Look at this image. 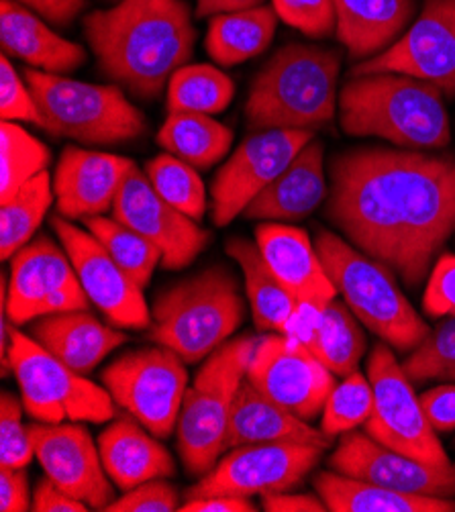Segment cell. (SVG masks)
Segmentation results:
<instances>
[{
    "mask_svg": "<svg viewBox=\"0 0 455 512\" xmlns=\"http://www.w3.org/2000/svg\"><path fill=\"white\" fill-rule=\"evenodd\" d=\"M327 217L351 245L417 286L455 231V156L384 147L341 153Z\"/></svg>",
    "mask_w": 455,
    "mask_h": 512,
    "instance_id": "obj_1",
    "label": "cell"
},
{
    "mask_svg": "<svg viewBox=\"0 0 455 512\" xmlns=\"http://www.w3.org/2000/svg\"><path fill=\"white\" fill-rule=\"evenodd\" d=\"M107 76L139 98H156L192 56L196 31L180 0H119L84 21Z\"/></svg>",
    "mask_w": 455,
    "mask_h": 512,
    "instance_id": "obj_2",
    "label": "cell"
},
{
    "mask_svg": "<svg viewBox=\"0 0 455 512\" xmlns=\"http://www.w3.org/2000/svg\"><path fill=\"white\" fill-rule=\"evenodd\" d=\"M339 123L347 135L407 149H443L451 141L443 92L404 74L349 78L339 92Z\"/></svg>",
    "mask_w": 455,
    "mask_h": 512,
    "instance_id": "obj_3",
    "label": "cell"
},
{
    "mask_svg": "<svg viewBox=\"0 0 455 512\" xmlns=\"http://www.w3.org/2000/svg\"><path fill=\"white\" fill-rule=\"evenodd\" d=\"M341 56L333 49L282 47L251 86L245 117L254 131L319 129L333 121Z\"/></svg>",
    "mask_w": 455,
    "mask_h": 512,
    "instance_id": "obj_4",
    "label": "cell"
},
{
    "mask_svg": "<svg viewBox=\"0 0 455 512\" xmlns=\"http://www.w3.org/2000/svg\"><path fill=\"white\" fill-rule=\"evenodd\" d=\"M245 306L233 274L215 266L158 294L151 309V339L186 364L202 362L237 331Z\"/></svg>",
    "mask_w": 455,
    "mask_h": 512,
    "instance_id": "obj_5",
    "label": "cell"
},
{
    "mask_svg": "<svg viewBox=\"0 0 455 512\" xmlns=\"http://www.w3.org/2000/svg\"><path fill=\"white\" fill-rule=\"evenodd\" d=\"M315 247L351 313L382 341L398 351H413L429 335L390 268L325 229L317 233Z\"/></svg>",
    "mask_w": 455,
    "mask_h": 512,
    "instance_id": "obj_6",
    "label": "cell"
},
{
    "mask_svg": "<svg viewBox=\"0 0 455 512\" xmlns=\"http://www.w3.org/2000/svg\"><path fill=\"white\" fill-rule=\"evenodd\" d=\"M258 347L256 337H237L209 355L186 390L178 417V451L192 476H207L227 449L233 404Z\"/></svg>",
    "mask_w": 455,
    "mask_h": 512,
    "instance_id": "obj_7",
    "label": "cell"
},
{
    "mask_svg": "<svg viewBox=\"0 0 455 512\" xmlns=\"http://www.w3.org/2000/svg\"><path fill=\"white\" fill-rule=\"evenodd\" d=\"M29 84L43 117V129L80 143L113 145L145 131L143 113L117 86L90 84L27 68Z\"/></svg>",
    "mask_w": 455,
    "mask_h": 512,
    "instance_id": "obj_8",
    "label": "cell"
},
{
    "mask_svg": "<svg viewBox=\"0 0 455 512\" xmlns=\"http://www.w3.org/2000/svg\"><path fill=\"white\" fill-rule=\"evenodd\" d=\"M9 362L19 382L25 411L39 423H107L117 402L107 388L82 378L39 341L11 329Z\"/></svg>",
    "mask_w": 455,
    "mask_h": 512,
    "instance_id": "obj_9",
    "label": "cell"
},
{
    "mask_svg": "<svg viewBox=\"0 0 455 512\" xmlns=\"http://www.w3.org/2000/svg\"><path fill=\"white\" fill-rule=\"evenodd\" d=\"M184 360L172 349H135L103 372V384L115 402L151 435L166 439L178 427L188 384Z\"/></svg>",
    "mask_w": 455,
    "mask_h": 512,
    "instance_id": "obj_10",
    "label": "cell"
},
{
    "mask_svg": "<svg viewBox=\"0 0 455 512\" xmlns=\"http://www.w3.org/2000/svg\"><path fill=\"white\" fill-rule=\"evenodd\" d=\"M368 380L374 390V411L366 423V433L394 451L431 466L449 468L451 462L437 431L429 425L407 372L386 341L370 353Z\"/></svg>",
    "mask_w": 455,
    "mask_h": 512,
    "instance_id": "obj_11",
    "label": "cell"
},
{
    "mask_svg": "<svg viewBox=\"0 0 455 512\" xmlns=\"http://www.w3.org/2000/svg\"><path fill=\"white\" fill-rule=\"evenodd\" d=\"M64 251L41 235L13 255L11 280L3 278L0 298L15 327L49 315L88 311L90 300Z\"/></svg>",
    "mask_w": 455,
    "mask_h": 512,
    "instance_id": "obj_12",
    "label": "cell"
},
{
    "mask_svg": "<svg viewBox=\"0 0 455 512\" xmlns=\"http://www.w3.org/2000/svg\"><path fill=\"white\" fill-rule=\"evenodd\" d=\"M323 447L305 443H260L235 447L186 492L202 496H266L288 492L319 464Z\"/></svg>",
    "mask_w": 455,
    "mask_h": 512,
    "instance_id": "obj_13",
    "label": "cell"
},
{
    "mask_svg": "<svg viewBox=\"0 0 455 512\" xmlns=\"http://www.w3.org/2000/svg\"><path fill=\"white\" fill-rule=\"evenodd\" d=\"M313 137L315 133L307 129H268L249 135L213 182L215 225L225 227L245 213L251 200L294 162Z\"/></svg>",
    "mask_w": 455,
    "mask_h": 512,
    "instance_id": "obj_14",
    "label": "cell"
},
{
    "mask_svg": "<svg viewBox=\"0 0 455 512\" xmlns=\"http://www.w3.org/2000/svg\"><path fill=\"white\" fill-rule=\"evenodd\" d=\"M404 74L455 96V0H425L421 17L382 54L351 68L349 78Z\"/></svg>",
    "mask_w": 455,
    "mask_h": 512,
    "instance_id": "obj_15",
    "label": "cell"
},
{
    "mask_svg": "<svg viewBox=\"0 0 455 512\" xmlns=\"http://www.w3.org/2000/svg\"><path fill=\"white\" fill-rule=\"evenodd\" d=\"M333 376L305 343L284 333L258 339L247 368L251 384L305 421L325 408L335 388Z\"/></svg>",
    "mask_w": 455,
    "mask_h": 512,
    "instance_id": "obj_16",
    "label": "cell"
},
{
    "mask_svg": "<svg viewBox=\"0 0 455 512\" xmlns=\"http://www.w3.org/2000/svg\"><path fill=\"white\" fill-rule=\"evenodd\" d=\"M78 280L100 313L119 329H149L154 323L143 296V288L135 284L111 258L92 233L72 225L62 215L52 219Z\"/></svg>",
    "mask_w": 455,
    "mask_h": 512,
    "instance_id": "obj_17",
    "label": "cell"
},
{
    "mask_svg": "<svg viewBox=\"0 0 455 512\" xmlns=\"http://www.w3.org/2000/svg\"><path fill=\"white\" fill-rule=\"evenodd\" d=\"M113 217L154 243L162 251L166 270L186 268L211 241V235L200 229L192 217L172 207L156 192L147 174L137 166L127 174L115 198Z\"/></svg>",
    "mask_w": 455,
    "mask_h": 512,
    "instance_id": "obj_18",
    "label": "cell"
},
{
    "mask_svg": "<svg viewBox=\"0 0 455 512\" xmlns=\"http://www.w3.org/2000/svg\"><path fill=\"white\" fill-rule=\"evenodd\" d=\"M333 472L417 496H455V466L439 468L349 431L329 457Z\"/></svg>",
    "mask_w": 455,
    "mask_h": 512,
    "instance_id": "obj_19",
    "label": "cell"
},
{
    "mask_svg": "<svg viewBox=\"0 0 455 512\" xmlns=\"http://www.w3.org/2000/svg\"><path fill=\"white\" fill-rule=\"evenodd\" d=\"M35 457L47 478L90 508L105 510L115 492L98 445L78 423H37L29 427Z\"/></svg>",
    "mask_w": 455,
    "mask_h": 512,
    "instance_id": "obj_20",
    "label": "cell"
},
{
    "mask_svg": "<svg viewBox=\"0 0 455 512\" xmlns=\"http://www.w3.org/2000/svg\"><path fill=\"white\" fill-rule=\"evenodd\" d=\"M133 168V160L113 153L66 147L54 180L58 215L64 219H88L111 211Z\"/></svg>",
    "mask_w": 455,
    "mask_h": 512,
    "instance_id": "obj_21",
    "label": "cell"
},
{
    "mask_svg": "<svg viewBox=\"0 0 455 512\" xmlns=\"http://www.w3.org/2000/svg\"><path fill=\"white\" fill-rule=\"evenodd\" d=\"M256 243L278 280L300 304L325 309L335 300L337 288L307 231L268 221L256 229Z\"/></svg>",
    "mask_w": 455,
    "mask_h": 512,
    "instance_id": "obj_22",
    "label": "cell"
},
{
    "mask_svg": "<svg viewBox=\"0 0 455 512\" xmlns=\"http://www.w3.org/2000/svg\"><path fill=\"white\" fill-rule=\"evenodd\" d=\"M329 439L245 378L231 411L227 449L260 443H305L327 449Z\"/></svg>",
    "mask_w": 455,
    "mask_h": 512,
    "instance_id": "obj_23",
    "label": "cell"
},
{
    "mask_svg": "<svg viewBox=\"0 0 455 512\" xmlns=\"http://www.w3.org/2000/svg\"><path fill=\"white\" fill-rule=\"evenodd\" d=\"M323 153V143L313 139L264 192L251 200L245 217L278 223L311 215L327 196Z\"/></svg>",
    "mask_w": 455,
    "mask_h": 512,
    "instance_id": "obj_24",
    "label": "cell"
},
{
    "mask_svg": "<svg viewBox=\"0 0 455 512\" xmlns=\"http://www.w3.org/2000/svg\"><path fill=\"white\" fill-rule=\"evenodd\" d=\"M284 335L305 343L335 376L356 372L366 351V337L356 317L347 304L337 300H331L325 309L300 304Z\"/></svg>",
    "mask_w": 455,
    "mask_h": 512,
    "instance_id": "obj_25",
    "label": "cell"
},
{
    "mask_svg": "<svg viewBox=\"0 0 455 512\" xmlns=\"http://www.w3.org/2000/svg\"><path fill=\"white\" fill-rule=\"evenodd\" d=\"M0 45L5 56L19 58L49 74H68L86 62V51L54 33L17 0L0 5Z\"/></svg>",
    "mask_w": 455,
    "mask_h": 512,
    "instance_id": "obj_26",
    "label": "cell"
},
{
    "mask_svg": "<svg viewBox=\"0 0 455 512\" xmlns=\"http://www.w3.org/2000/svg\"><path fill=\"white\" fill-rule=\"evenodd\" d=\"M154 437L137 419L127 417L115 421L98 437L103 466L121 490L127 492L139 484L174 476L172 455Z\"/></svg>",
    "mask_w": 455,
    "mask_h": 512,
    "instance_id": "obj_27",
    "label": "cell"
},
{
    "mask_svg": "<svg viewBox=\"0 0 455 512\" xmlns=\"http://www.w3.org/2000/svg\"><path fill=\"white\" fill-rule=\"evenodd\" d=\"M33 339L78 374H88L127 337L119 327L100 323L88 311H70L41 317L33 325Z\"/></svg>",
    "mask_w": 455,
    "mask_h": 512,
    "instance_id": "obj_28",
    "label": "cell"
},
{
    "mask_svg": "<svg viewBox=\"0 0 455 512\" xmlns=\"http://www.w3.org/2000/svg\"><path fill=\"white\" fill-rule=\"evenodd\" d=\"M337 37L353 60L386 49L415 15V0H335Z\"/></svg>",
    "mask_w": 455,
    "mask_h": 512,
    "instance_id": "obj_29",
    "label": "cell"
},
{
    "mask_svg": "<svg viewBox=\"0 0 455 512\" xmlns=\"http://www.w3.org/2000/svg\"><path fill=\"white\" fill-rule=\"evenodd\" d=\"M227 253L241 266L256 327L286 333L300 309V302L278 280L258 243L233 237L227 243Z\"/></svg>",
    "mask_w": 455,
    "mask_h": 512,
    "instance_id": "obj_30",
    "label": "cell"
},
{
    "mask_svg": "<svg viewBox=\"0 0 455 512\" xmlns=\"http://www.w3.org/2000/svg\"><path fill=\"white\" fill-rule=\"evenodd\" d=\"M315 490L331 512H455L453 498L398 492L337 472H321Z\"/></svg>",
    "mask_w": 455,
    "mask_h": 512,
    "instance_id": "obj_31",
    "label": "cell"
},
{
    "mask_svg": "<svg viewBox=\"0 0 455 512\" xmlns=\"http://www.w3.org/2000/svg\"><path fill=\"white\" fill-rule=\"evenodd\" d=\"M278 15L270 7H254L213 17L207 33L209 56L221 66H235L260 56L270 45Z\"/></svg>",
    "mask_w": 455,
    "mask_h": 512,
    "instance_id": "obj_32",
    "label": "cell"
},
{
    "mask_svg": "<svg viewBox=\"0 0 455 512\" xmlns=\"http://www.w3.org/2000/svg\"><path fill=\"white\" fill-rule=\"evenodd\" d=\"M158 143L190 166L207 170L225 158L233 133L211 115L170 113L158 133Z\"/></svg>",
    "mask_w": 455,
    "mask_h": 512,
    "instance_id": "obj_33",
    "label": "cell"
},
{
    "mask_svg": "<svg viewBox=\"0 0 455 512\" xmlns=\"http://www.w3.org/2000/svg\"><path fill=\"white\" fill-rule=\"evenodd\" d=\"M54 184L47 170L29 180L13 198L0 207V255L3 260H13L35 231L39 229L45 213L54 198Z\"/></svg>",
    "mask_w": 455,
    "mask_h": 512,
    "instance_id": "obj_34",
    "label": "cell"
},
{
    "mask_svg": "<svg viewBox=\"0 0 455 512\" xmlns=\"http://www.w3.org/2000/svg\"><path fill=\"white\" fill-rule=\"evenodd\" d=\"M233 94V80L219 68L186 64L168 82V111L217 115L231 105Z\"/></svg>",
    "mask_w": 455,
    "mask_h": 512,
    "instance_id": "obj_35",
    "label": "cell"
},
{
    "mask_svg": "<svg viewBox=\"0 0 455 512\" xmlns=\"http://www.w3.org/2000/svg\"><path fill=\"white\" fill-rule=\"evenodd\" d=\"M86 229L103 243L117 266L141 288H145L156 266L162 264V251L145 239L141 233L123 225L121 221L103 215L84 219Z\"/></svg>",
    "mask_w": 455,
    "mask_h": 512,
    "instance_id": "obj_36",
    "label": "cell"
},
{
    "mask_svg": "<svg viewBox=\"0 0 455 512\" xmlns=\"http://www.w3.org/2000/svg\"><path fill=\"white\" fill-rule=\"evenodd\" d=\"M49 147L13 121L0 125V202L13 198L29 180L47 170Z\"/></svg>",
    "mask_w": 455,
    "mask_h": 512,
    "instance_id": "obj_37",
    "label": "cell"
},
{
    "mask_svg": "<svg viewBox=\"0 0 455 512\" xmlns=\"http://www.w3.org/2000/svg\"><path fill=\"white\" fill-rule=\"evenodd\" d=\"M147 178L156 192L184 215L200 221L207 211V190L188 162L164 153L147 164Z\"/></svg>",
    "mask_w": 455,
    "mask_h": 512,
    "instance_id": "obj_38",
    "label": "cell"
},
{
    "mask_svg": "<svg viewBox=\"0 0 455 512\" xmlns=\"http://www.w3.org/2000/svg\"><path fill=\"white\" fill-rule=\"evenodd\" d=\"M374 411V390L368 378L358 372L345 376L341 384H335L323 408V433L337 437L349 433L360 425H366Z\"/></svg>",
    "mask_w": 455,
    "mask_h": 512,
    "instance_id": "obj_39",
    "label": "cell"
},
{
    "mask_svg": "<svg viewBox=\"0 0 455 512\" xmlns=\"http://www.w3.org/2000/svg\"><path fill=\"white\" fill-rule=\"evenodd\" d=\"M402 370L407 372L411 382H455V317H449L437 329L429 331L404 360Z\"/></svg>",
    "mask_w": 455,
    "mask_h": 512,
    "instance_id": "obj_40",
    "label": "cell"
},
{
    "mask_svg": "<svg viewBox=\"0 0 455 512\" xmlns=\"http://www.w3.org/2000/svg\"><path fill=\"white\" fill-rule=\"evenodd\" d=\"M23 400L11 392L0 396V468L25 470L35 457L29 427L23 425Z\"/></svg>",
    "mask_w": 455,
    "mask_h": 512,
    "instance_id": "obj_41",
    "label": "cell"
},
{
    "mask_svg": "<svg viewBox=\"0 0 455 512\" xmlns=\"http://www.w3.org/2000/svg\"><path fill=\"white\" fill-rule=\"evenodd\" d=\"M274 11L286 25L311 37H327L337 27L335 0H274Z\"/></svg>",
    "mask_w": 455,
    "mask_h": 512,
    "instance_id": "obj_42",
    "label": "cell"
},
{
    "mask_svg": "<svg viewBox=\"0 0 455 512\" xmlns=\"http://www.w3.org/2000/svg\"><path fill=\"white\" fill-rule=\"evenodd\" d=\"M0 115L3 121H25L43 127V117L31 88L25 86L7 56L0 60Z\"/></svg>",
    "mask_w": 455,
    "mask_h": 512,
    "instance_id": "obj_43",
    "label": "cell"
},
{
    "mask_svg": "<svg viewBox=\"0 0 455 512\" xmlns=\"http://www.w3.org/2000/svg\"><path fill=\"white\" fill-rule=\"evenodd\" d=\"M107 512H174L180 510L178 490L164 482V480H151L127 490L125 496L113 500Z\"/></svg>",
    "mask_w": 455,
    "mask_h": 512,
    "instance_id": "obj_44",
    "label": "cell"
},
{
    "mask_svg": "<svg viewBox=\"0 0 455 512\" xmlns=\"http://www.w3.org/2000/svg\"><path fill=\"white\" fill-rule=\"evenodd\" d=\"M423 309L429 317H455V255H443L431 270Z\"/></svg>",
    "mask_w": 455,
    "mask_h": 512,
    "instance_id": "obj_45",
    "label": "cell"
},
{
    "mask_svg": "<svg viewBox=\"0 0 455 512\" xmlns=\"http://www.w3.org/2000/svg\"><path fill=\"white\" fill-rule=\"evenodd\" d=\"M423 413L437 433H451L455 429V386H437L419 396Z\"/></svg>",
    "mask_w": 455,
    "mask_h": 512,
    "instance_id": "obj_46",
    "label": "cell"
},
{
    "mask_svg": "<svg viewBox=\"0 0 455 512\" xmlns=\"http://www.w3.org/2000/svg\"><path fill=\"white\" fill-rule=\"evenodd\" d=\"M88 508H90L88 504L70 496L52 478L45 476L43 480L37 482L31 510H35V512H86Z\"/></svg>",
    "mask_w": 455,
    "mask_h": 512,
    "instance_id": "obj_47",
    "label": "cell"
},
{
    "mask_svg": "<svg viewBox=\"0 0 455 512\" xmlns=\"http://www.w3.org/2000/svg\"><path fill=\"white\" fill-rule=\"evenodd\" d=\"M27 474L23 470L0 468V510L3 512H25L31 510Z\"/></svg>",
    "mask_w": 455,
    "mask_h": 512,
    "instance_id": "obj_48",
    "label": "cell"
},
{
    "mask_svg": "<svg viewBox=\"0 0 455 512\" xmlns=\"http://www.w3.org/2000/svg\"><path fill=\"white\" fill-rule=\"evenodd\" d=\"M182 512H256V504L243 496H202V498H190L180 506Z\"/></svg>",
    "mask_w": 455,
    "mask_h": 512,
    "instance_id": "obj_49",
    "label": "cell"
},
{
    "mask_svg": "<svg viewBox=\"0 0 455 512\" xmlns=\"http://www.w3.org/2000/svg\"><path fill=\"white\" fill-rule=\"evenodd\" d=\"M262 508L268 512H325L327 506L313 494L276 492L262 496Z\"/></svg>",
    "mask_w": 455,
    "mask_h": 512,
    "instance_id": "obj_50",
    "label": "cell"
},
{
    "mask_svg": "<svg viewBox=\"0 0 455 512\" xmlns=\"http://www.w3.org/2000/svg\"><path fill=\"white\" fill-rule=\"evenodd\" d=\"M17 3L56 25H68L84 9V0H17Z\"/></svg>",
    "mask_w": 455,
    "mask_h": 512,
    "instance_id": "obj_51",
    "label": "cell"
},
{
    "mask_svg": "<svg viewBox=\"0 0 455 512\" xmlns=\"http://www.w3.org/2000/svg\"><path fill=\"white\" fill-rule=\"evenodd\" d=\"M264 0H198L196 3V15L198 17H217L223 13H235L262 7Z\"/></svg>",
    "mask_w": 455,
    "mask_h": 512,
    "instance_id": "obj_52",
    "label": "cell"
}]
</instances>
